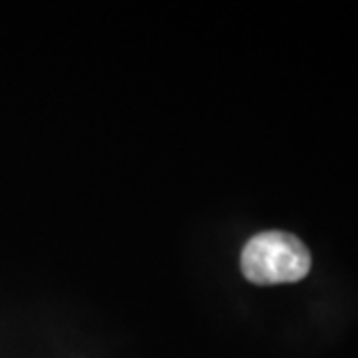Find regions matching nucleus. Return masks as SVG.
Returning a JSON list of instances; mask_svg holds the SVG:
<instances>
[{
    "instance_id": "f257e3e1",
    "label": "nucleus",
    "mask_w": 358,
    "mask_h": 358,
    "mask_svg": "<svg viewBox=\"0 0 358 358\" xmlns=\"http://www.w3.org/2000/svg\"><path fill=\"white\" fill-rule=\"evenodd\" d=\"M241 271L255 285L296 282L310 271V253L299 237L287 231H263L245 243Z\"/></svg>"
}]
</instances>
